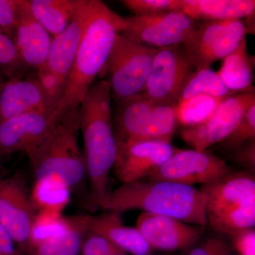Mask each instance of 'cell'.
Segmentation results:
<instances>
[{
  "instance_id": "1",
  "label": "cell",
  "mask_w": 255,
  "mask_h": 255,
  "mask_svg": "<svg viewBox=\"0 0 255 255\" xmlns=\"http://www.w3.org/2000/svg\"><path fill=\"white\" fill-rule=\"evenodd\" d=\"M124 17L100 0H91L90 15L63 95L52 116L56 123L80 107L105 67L116 38L123 31Z\"/></svg>"
},
{
  "instance_id": "2",
  "label": "cell",
  "mask_w": 255,
  "mask_h": 255,
  "mask_svg": "<svg viewBox=\"0 0 255 255\" xmlns=\"http://www.w3.org/2000/svg\"><path fill=\"white\" fill-rule=\"evenodd\" d=\"M110 83L97 80L80 105V130L92 204L100 207L110 191L109 182L117 155Z\"/></svg>"
},
{
  "instance_id": "3",
  "label": "cell",
  "mask_w": 255,
  "mask_h": 255,
  "mask_svg": "<svg viewBox=\"0 0 255 255\" xmlns=\"http://www.w3.org/2000/svg\"><path fill=\"white\" fill-rule=\"evenodd\" d=\"M100 208L119 214L142 210L201 227L208 223L206 198L203 191L169 182L140 180L123 184L110 191Z\"/></svg>"
},
{
  "instance_id": "4",
  "label": "cell",
  "mask_w": 255,
  "mask_h": 255,
  "mask_svg": "<svg viewBox=\"0 0 255 255\" xmlns=\"http://www.w3.org/2000/svg\"><path fill=\"white\" fill-rule=\"evenodd\" d=\"M80 107L67 112L38 145L28 151V163L34 181L55 177L70 189L87 177L83 152L79 145Z\"/></svg>"
},
{
  "instance_id": "5",
  "label": "cell",
  "mask_w": 255,
  "mask_h": 255,
  "mask_svg": "<svg viewBox=\"0 0 255 255\" xmlns=\"http://www.w3.org/2000/svg\"><path fill=\"white\" fill-rule=\"evenodd\" d=\"M157 48L145 46L119 33L99 76L108 78L116 102L142 94L152 70Z\"/></svg>"
},
{
  "instance_id": "6",
  "label": "cell",
  "mask_w": 255,
  "mask_h": 255,
  "mask_svg": "<svg viewBox=\"0 0 255 255\" xmlns=\"http://www.w3.org/2000/svg\"><path fill=\"white\" fill-rule=\"evenodd\" d=\"M91 8V0H82L73 21L50 43L46 63L37 71V79L56 108L73 67Z\"/></svg>"
},
{
  "instance_id": "7",
  "label": "cell",
  "mask_w": 255,
  "mask_h": 255,
  "mask_svg": "<svg viewBox=\"0 0 255 255\" xmlns=\"http://www.w3.org/2000/svg\"><path fill=\"white\" fill-rule=\"evenodd\" d=\"M246 33L242 19L203 21L182 45L196 70H204L224 59Z\"/></svg>"
},
{
  "instance_id": "8",
  "label": "cell",
  "mask_w": 255,
  "mask_h": 255,
  "mask_svg": "<svg viewBox=\"0 0 255 255\" xmlns=\"http://www.w3.org/2000/svg\"><path fill=\"white\" fill-rule=\"evenodd\" d=\"M195 70L182 44L157 48L142 94L157 105H177Z\"/></svg>"
},
{
  "instance_id": "9",
  "label": "cell",
  "mask_w": 255,
  "mask_h": 255,
  "mask_svg": "<svg viewBox=\"0 0 255 255\" xmlns=\"http://www.w3.org/2000/svg\"><path fill=\"white\" fill-rule=\"evenodd\" d=\"M37 212L22 174H13L0 182V224L22 254H31V229Z\"/></svg>"
},
{
  "instance_id": "10",
  "label": "cell",
  "mask_w": 255,
  "mask_h": 255,
  "mask_svg": "<svg viewBox=\"0 0 255 255\" xmlns=\"http://www.w3.org/2000/svg\"><path fill=\"white\" fill-rule=\"evenodd\" d=\"M231 174L224 159L211 151L175 150L173 155L147 177V181L169 182L193 187L209 184Z\"/></svg>"
},
{
  "instance_id": "11",
  "label": "cell",
  "mask_w": 255,
  "mask_h": 255,
  "mask_svg": "<svg viewBox=\"0 0 255 255\" xmlns=\"http://www.w3.org/2000/svg\"><path fill=\"white\" fill-rule=\"evenodd\" d=\"M197 26L195 20L181 11L124 18L122 33L155 48L182 45Z\"/></svg>"
},
{
  "instance_id": "12",
  "label": "cell",
  "mask_w": 255,
  "mask_h": 255,
  "mask_svg": "<svg viewBox=\"0 0 255 255\" xmlns=\"http://www.w3.org/2000/svg\"><path fill=\"white\" fill-rule=\"evenodd\" d=\"M255 104V90L228 97L207 122L184 128L181 136L194 150H208L211 146L224 140L236 128L248 109Z\"/></svg>"
},
{
  "instance_id": "13",
  "label": "cell",
  "mask_w": 255,
  "mask_h": 255,
  "mask_svg": "<svg viewBox=\"0 0 255 255\" xmlns=\"http://www.w3.org/2000/svg\"><path fill=\"white\" fill-rule=\"evenodd\" d=\"M175 151L168 142L140 141L117 145L114 169L123 184L147 178L171 157Z\"/></svg>"
},
{
  "instance_id": "14",
  "label": "cell",
  "mask_w": 255,
  "mask_h": 255,
  "mask_svg": "<svg viewBox=\"0 0 255 255\" xmlns=\"http://www.w3.org/2000/svg\"><path fill=\"white\" fill-rule=\"evenodd\" d=\"M151 248L171 251L189 248L204 233L201 226L189 225L169 216L142 212L136 227Z\"/></svg>"
},
{
  "instance_id": "15",
  "label": "cell",
  "mask_w": 255,
  "mask_h": 255,
  "mask_svg": "<svg viewBox=\"0 0 255 255\" xmlns=\"http://www.w3.org/2000/svg\"><path fill=\"white\" fill-rule=\"evenodd\" d=\"M55 110V105L37 78L8 79L0 90V122L36 112L53 116Z\"/></svg>"
},
{
  "instance_id": "16",
  "label": "cell",
  "mask_w": 255,
  "mask_h": 255,
  "mask_svg": "<svg viewBox=\"0 0 255 255\" xmlns=\"http://www.w3.org/2000/svg\"><path fill=\"white\" fill-rule=\"evenodd\" d=\"M52 114L28 113L0 122V156L26 154L49 133Z\"/></svg>"
},
{
  "instance_id": "17",
  "label": "cell",
  "mask_w": 255,
  "mask_h": 255,
  "mask_svg": "<svg viewBox=\"0 0 255 255\" xmlns=\"http://www.w3.org/2000/svg\"><path fill=\"white\" fill-rule=\"evenodd\" d=\"M53 37L32 14L28 1L23 0L14 41L20 59L26 68L38 71L46 63Z\"/></svg>"
},
{
  "instance_id": "18",
  "label": "cell",
  "mask_w": 255,
  "mask_h": 255,
  "mask_svg": "<svg viewBox=\"0 0 255 255\" xmlns=\"http://www.w3.org/2000/svg\"><path fill=\"white\" fill-rule=\"evenodd\" d=\"M201 190L206 196L208 217L255 199V177L247 174H229L202 185Z\"/></svg>"
},
{
  "instance_id": "19",
  "label": "cell",
  "mask_w": 255,
  "mask_h": 255,
  "mask_svg": "<svg viewBox=\"0 0 255 255\" xmlns=\"http://www.w3.org/2000/svg\"><path fill=\"white\" fill-rule=\"evenodd\" d=\"M114 129L117 145L138 142L157 104L142 95L117 102Z\"/></svg>"
},
{
  "instance_id": "20",
  "label": "cell",
  "mask_w": 255,
  "mask_h": 255,
  "mask_svg": "<svg viewBox=\"0 0 255 255\" xmlns=\"http://www.w3.org/2000/svg\"><path fill=\"white\" fill-rule=\"evenodd\" d=\"M89 232L103 236L122 251L135 255L150 254L152 249L136 228L125 226L121 214L114 211L91 216Z\"/></svg>"
},
{
  "instance_id": "21",
  "label": "cell",
  "mask_w": 255,
  "mask_h": 255,
  "mask_svg": "<svg viewBox=\"0 0 255 255\" xmlns=\"http://www.w3.org/2000/svg\"><path fill=\"white\" fill-rule=\"evenodd\" d=\"M180 11L192 19H242L254 14V0H181Z\"/></svg>"
},
{
  "instance_id": "22",
  "label": "cell",
  "mask_w": 255,
  "mask_h": 255,
  "mask_svg": "<svg viewBox=\"0 0 255 255\" xmlns=\"http://www.w3.org/2000/svg\"><path fill=\"white\" fill-rule=\"evenodd\" d=\"M90 216L68 217L62 232L42 242L30 255H78L89 231Z\"/></svg>"
},
{
  "instance_id": "23",
  "label": "cell",
  "mask_w": 255,
  "mask_h": 255,
  "mask_svg": "<svg viewBox=\"0 0 255 255\" xmlns=\"http://www.w3.org/2000/svg\"><path fill=\"white\" fill-rule=\"evenodd\" d=\"M27 1L33 16L53 38L68 27L82 3V0Z\"/></svg>"
},
{
  "instance_id": "24",
  "label": "cell",
  "mask_w": 255,
  "mask_h": 255,
  "mask_svg": "<svg viewBox=\"0 0 255 255\" xmlns=\"http://www.w3.org/2000/svg\"><path fill=\"white\" fill-rule=\"evenodd\" d=\"M250 56L246 36L237 48L223 60L222 66L217 72L226 87L236 93L254 90V64Z\"/></svg>"
},
{
  "instance_id": "25",
  "label": "cell",
  "mask_w": 255,
  "mask_h": 255,
  "mask_svg": "<svg viewBox=\"0 0 255 255\" xmlns=\"http://www.w3.org/2000/svg\"><path fill=\"white\" fill-rule=\"evenodd\" d=\"M71 189L59 178L49 177L34 181L32 200L38 211L62 214L70 203Z\"/></svg>"
},
{
  "instance_id": "26",
  "label": "cell",
  "mask_w": 255,
  "mask_h": 255,
  "mask_svg": "<svg viewBox=\"0 0 255 255\" xmlns=\"http://www.w3.org/2000/svg\"><path fill=\"white\" fill-rule=\"evenodd\" d=\"M207 219L211 227L216 231L231 236L243 230L254 228L255 199L211 215L208 216Z\"/></svg>"
},
{
  "instance_id": "27",
  "label": "cell",
  "mask_w": 255,
  "mask_h": 255,
  "mask_svg": "<svg viewBox=\"0 0 255 255\" xmlns=\"http://www.w3.org/2000/svg\"><path fill=\"white\" fill-rule=\"evenodd\" d=\"M226 99L199 95L179 100L176 106L178 123L184 128L205 123Z\"/></svg>"
},
{
  "instance_id": "28",
  "label": "cell",
  "mask_w": 255,
  "mask_h": 255,
  "mask_svg": "<svg viewBox=\"0 0 255 255\" xmlns=\"http://www.w3.org/2000/svg\"><path fill=\"white\" fill-rule=\"evenodd\" d=\"M236 94L226 87L217 72L208 68L193 73L183 89L179 100L199 95L225 99Z\"/></svg>"
},
{
  "instance_id": "29",
  "label": "cell",
  "mask_w": 255,
  "mask_h": 255,
  "mask_svg": "<svg viewBox=\"0 0 255 255\" xmlns=\"http://www.w3.org/2000/svg\"><path fill=\"white\" fill-rule=\"evenodd\" d=\"M176 106L156 105L139 142L159 141L170 143L179 125Z\"/></svg>"
},
{
  "instance_id": "30",
  "label": "cell",
  "mask_w": 255,
  "mask_h": 255,
  "mask_svg": "<svg viewBox=\"0 0 255 255\" xmlns=\"http://www.w3.org/2000/svg\"><path fill=\"white\" fill-rule=\"evenodd\" d=\"M67 224L68 217H63L62 214L49 211H38L32 226L31 254L42 242L62 232Z\"/></svg>"
},
{
  "instance_id": "31",
  "label": "cell",
  "mask_w": 255,
  "mask_h": 255,
  "mask_svg": "<svg viewBox=\"0 0 255 255\" xmlns=\"http://www.w3.org/2000/svg\"><path fill=\"white\" fill-rule=\"evenodd\" d=\"M254 140H255V104L248 109L233 132L220 143L221 144L223 148L232 151L233 152L242 146Z\"/></svg>"
},
{
  "instance_id": "32",
  "label": "cell",
  "mask_w": 255,
  "mask_h": 255,
  "mask_svg": "<svg viewBox=\"0 0 255 255\" xmlns=\"http://www.w3.org/2000/svg\"><path fill=\"white\" fill-rule=\"evenodd\" d=\"M24 68L14 41L0 29V71L7 79L22 78Z\"/></svg>"
},
{
  "instance_id": "33",
  "label": "cell",
  "mask_w": 255,
  "mask_h": 255,
  "mask_svg": "<svg viewBox=\"0 0 255 255\" xmlns=\"http://www.w3.org/2000/svg\"><path fill=\"white\" fill-rule=\"evenodd\" d=\"M122 4L131 11L133 16H147L167 12L180 11L181 0H123Z\"/></svg>"
},
{
  "instance_id": "34",
  "label": "cell",
  "mask_w": 255,
  "mask_h": 255,
  "mask_svg": "<svg viewBox=\"0 0 255 255\" xmlns=\"http://www.w3.org/2000/svg\"><path fill=\"white\" fill-rule=\"evenodd\" d=\"M23 0H0V29L13 40Z\"/></svg>"
},
{
  "instance_id": "35",
  "label": "cell",
  "mask_w": 255,
  "mask_h": 255,
  "mask_svg": "<svg viewBox=\"0 0 255 255\" xmlns=\"http://www.w3.org/2000/svg\"><path fill=\"white\" fill-rule=\"evenodd\" d=\"M81 248L82 255H113L124 252L107 238L89 231Z\"/></svg>"
},
{
  "instance_id": "36",
  "label": "cell",
  "mask_w": 255,
  "mask_h": 255,
  "mask_svg": "<svg viewBox=\"0 0 255 255\" xmlns=\"http://www.w3.org/2000/svg\"><path fill=\"white\" fill-rule=\"evenodd\" d=\"M236 250L241 255H255V228L243 230L232 236Z\"/></svg>"
},
{
  "instance_id": "37",
  "label": "cell",
  "mask_w": 255,
  "mask_h": 255,
  "mask_svg": "<svg viewBox=\"0 0 255 255\" xmlns=\"http://www.w3.org/2000/svg\"><path fill=\"white\" fill-rule=\"evenodd\" d=\"M189 255H234L226 242L212 238L201 247L193 250Z\"/></svg>"
},
{
  "instance_id": "38",
  "label": "cell",
  "mask_w": 255,
  "mask_h": 255,
  "mask_svg": "<svg viewBox=\"0 0 255 255\" xmlns=\"http://www.w3.org/2000/svg\"><path fill=\"white\" fill-rule=\"evenodd\" d=\"M233 159L246 168L255 172V140L242 146L233 152Z\"/></svg>"
},
{
  "instance_id": "39",
  "label": "cell",
  "mask_w": 255,
  "mask_h": 255,
  "mask_svg": "<svg viewBox=\"0 0 255 255\" xmlns=\"http://www.w3.org/2000/svg\"><path fill=\"white\" fill-rule=\"evenodd\" d=\"M14 243L7 231L0 224V255H23L15 248Z\"/></svg>"
},
{
  "instance_id": "40",
  "label": "cell",
  "mask_w": 255,
  "mask_h": 255,
  "mask_svg": "<svg viewBox=\"0 0 255 255\" xmlns=\"http://www.w3.org/2000/svg\"><path fill=\"white\" fill-rule=\"evenodd\" d=\"M6 77L4 76V74L1 73V71H0V88H1V87L3 86V85H4V82L6 81Z\"/></svg>"
},
{
  "instance_id": "41",
  "label": "cell",
  "mask_w": 255,
  "mask_h": 255,
  "mask_svg": "<svg viewBox=\"0 0 255 255\" xmlns=\"http://www.w3.org/2000/svg\"><path fill=\"white\" fill-rule=\"evenodd\" d=\"M0 162H1V160H0ZM5 178L4 177V170L3 169V167L0 165V182L3 180Z\"/></svg>"
},
{
  "instance_id": "42",
  "label": "cell",
  "mask_w": 255,
  "mask_h": 255,
  "mask_svg": "<svg viewBox=\"0 0 255 255\" xmlns=\"http://www.w3.org/2000/svg\"><path fill=\"white\" fill-rule=\"evenodd\" d=\"M113 255H125V253H124V252H122V253H116V254Z\"/></svg>"
},
{
  "instance_id": "43",
  "label": "cell",
  "mask_w": 255,
  "mask_h": 255,
  "mask_svg": "<svg viewBox=\"0 0 255 255\" xmlns=\"http://www.w3.org/2000/svg\"><path fill=\"white\" fill-rule=\"evenodd\" d=\"M153 255L147 254V255Z\"/></svg>"
},
{
  "instance_id": "44",
  "label": "cell",
  "mask_w": 255,
  "mask_h": 255,
  "mask_svg": "<svg viewBox=\"0 0 255 255\" xmlns=\"http://www.w3.org/2000/svg\"><path fill=\"white\" fill-rule=\"evenodd\" d=\"M1 156H0V160H1Z\"/></svg>"
},
{
  "instance_id": "45",
  "label": "cell",
  "mask_w": 255,
  "mask_h": 255,
  "mask_svg": "<svg viewBox=\"0 0 255 255\" xmlns=\"http://www.w3.org/2000/svg\"><path fill=\"white\" fill-rule=\"evenodd\" d=\"M1 88H0V90H1Z\"/></svg>"
}]
</instances>
